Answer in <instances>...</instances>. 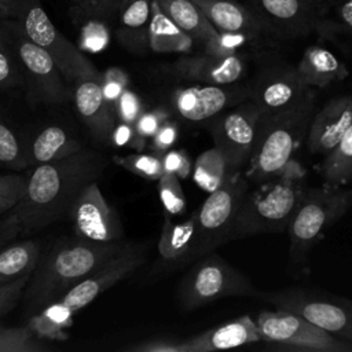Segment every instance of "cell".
<instances>
[{"instance_id": "obj_6", "label": "cell", "mask_w": 352, "mask_h": 352, "mask_svg": "<svg viewBox=\"0 0 352 352\" xmlns=\"http://www.w3.org/2000/svg\"><path fill=\"white\" fill-rule=\"evenodd\" d=\"M257 294L253 283L242 272L212 252L194 263L177 287V301L184 311L226 297Z\"/></svg>"}, {"instance_id": "obj_14", "label": "cell", "mask_w": 352, "mask_h": 352, "mask_svg": "<svg viewBox=\"0 0 352 352\" xmlns=\"http://www.w3.org/2000/svg\"><path fill=\"white\" fill-rule=\"evenodd\" d=\"M77 236L111 242L121 241L122 224L116 210L104 199L98 182L88 184L69 210Z\"/></svg>"}, {"instance_id": "obj_48", "label": "cell", "mask_w": 352, "mask_h": 352, "mask_svg": "<svg viewBox=\"0 0 352 352\" xmlns=\"http://www.w3.org/2000/svg\"><path fill=\"white\" fill-rule=\"evenodd\" d=\"M333 8L340 23L352 32V0H336Z\"/></svg>"}, {"instance_id": "obj_24", "label": "cell", "mask_w": 352, "mask_h": 352, "mask_svg": "<svg viewBox=\"0 0 352 352\" xmlns=\"http://www.w3.org/2000/svg\"><path fill=\"white\" fill-rule=\"evenodd\" d=\"M194 38L182 30L158 6L151 0L148 22V48L160 54H188L194 48Z\"/></svg>"}, {"instance_id": "obj_29", "label": "cell", "mask_w": 352, "mask_h": 352, "mask_svg": "<svg viewBox=\"0 0 352 352\" xmlns=\"http://www.w3.org/2000/svg\"><path fill=\"white\" fill-rule=\"evenodd\" d=\"M318 169L327 186H345L352 182V124Z\"/></svg>"}, {"instance_id": "obj_5", "label": "cell", "mask_w": 352, "mask_h": 352, "mask_svg": "<svg viewBox=\"0 0 352 352\" xmlns=\"http://www.w3.org/2000/svg\"><path fill=\"white\" fill-rule=\"evenodd\" d=\"M352 205V190L342 186L307 187L287 227L290 258L304 263L309 249L337 223Z\"/></svg>"}, {"instance_id": "obj_4", "label": "cell", "mask_w": 352, "mask_h": 352, "mask_svg": "<svg viewBox=\"0 0 352 352\" xmlns=\"http://www.w3.org/2000/svg\"><path fill=\"white\" fill-rule=\"evenodd\" d=\"M315 96L290 110L263 116L243 176L258 184L279 175L293 160L314 116Z\"/></svg>"}, {"instance_id": "obj_42", "label": "cell", "mask_w": 352, "mask_h": 352, "mask_svg": "<svg viewBox=\"0 0 352 352\" xmlns=\"http://www.w3.org/2000/svg\"><path fill=\"white\" fill-rule=\"evenodd\" d=\"M169 120V111L165 109H154L150 111H143L139 118L136 120V122L133 124L136 132L147 139V138H153V135L158 131V128L166 121Z\"/></svg>"}, {"instance_id": "obj_36", "label": "cell", "mask_w": 352, "mask_h": 352, "mask_svg": "<svg viewBox=\"0 0 352 352\" xmlns=\"http://www.w3.org/2000/svg\"><path fill=\"white\" fill-rule=\"evenodd\" d=\"M0 165L12 169L29 166L26 150L22 148L16 135L3 122H0Z\"/></svg>"}, {"instance_id": "obj_43", "label": "cell", "mask_w": 352, "mask_h": 352, "mask_svg": "<svg viewBox=\"0 0 352 352\" xmlns=\"http://www.w3.org/2000/svg\"><path fill=\"white\" fill-rule=\"evenodd\" d=\"M30 276H32V272L25 274L22 276L0 286V316L4 315L6 312H8L16 304V301L21 298L22 292H23L25 286L28 285Z\"/></svg>"}, {"instance_id": "obj_9", "label": "cell", "mask_w": 352, "mask_h": 352, "mask_svg": "<svg viewBox=\"0 0 352 352\" xmlns=\"http://www.w3.org/2000/svg\"><path fill=\"white\" fill-rule=\"evenodd\" d=\"M248 190V180L242 170H238L230 173L219 188L209 192L195 212L197 258L228 242L230 231Z\"/></svg>"}, {"instance_id": "obj_31", "label": "cell", "mask_w": 352, "mask_h": 352, "mask_svg": "<svg viewBox=\"0 0 352 352\" xmlns=\"http://www.w3.org/2000/svg\"><path fill=\"white\" fill-rule=\"evenodd\" d=\"M191 173L195 184L201 190L212 192L219 188L232 172H230L221 151L217 147H212L198 155Z\"/></svg>"}, {"instance_id": "obj_39", "label": "cell", "mask_w": 352, "mask_h": 352, "mask_svg": "<svg viewBox=\"0 0 352 352\" xmlns=\"http://www.w3.org/2000/svg\"><path fill=\"white\" fill-rule=\"evenodd\" d=\"M23 81L19 65L0 33V89L12 88Z\"/></svg>"}, {"instance_id": "obj_7", "label": "cell", "mask_w": 352, "mask_h": 352, "mask_svg": "<svg viewBox=\"0 0 352 352\" xmlns=\"http://www.w3.org/2000/svg\"><path fill=\"white\" fill-rule=\"evenodd\" d=\"M15 21L22 32L52 58L65 80L76 82L102 76L94 63L55 28L40 0H21Z\"/></svg>"}, {"instance_id": "obj_41", "label": "cell", "mask_w": 352, "mask_h": 352, "mask_svg": "<svg viewBox=\"0 0 352 352\" xmlns=\"http://www.w3.org/2000/svg\"><path fill=\"white\" fill-rule=\"evenodd\" d=\"M161 161L164 172L176 175L179 179H186L192 172V164L186 151L168 150L161 155Z\"/></svg>"}, {"instance_id": "obj_17", "label": "cell", "mask_w": 352, "mask_h": 352, "mask_svg": "<svg viewBox=\"0 0 352 352\" xmlns=\"http://www.w3.org/2000/svg\"><path fill=\"white\" fill-rule=\"evenodd\" d=\"M102 80L103 76L76 81L73 100L94 138L107 144L111 143V135L116 128V111L103 95Z\"/></svg>"}, {"instance_id": "obj_26", "label": "cell", "mask_w": 352, "mask_h": 352, "mask_svg": "<svg viewBox=\"0 0 352 352\" xmlns=\"http://www.w3.org/2000/svg\"><path fill=\"white\" fill-rule=\"evenodd\" d=\"M81 144L74 140L67 131L60 126L51 125L44 128L30 143L28 153L29 165H40L55 161L80 151Z\"/></svg>"}, {"instance_id": "obj_38", "label": "cell", "mask_w": 352, "mask_h": 352, "mask_svg": "<svg viewBox=\"0 0 352 352\" xmlns=\"http://www.w3.org/2000/svg\"><path fill=\"white\" fill-rule=\"evenodd\" d=\"M28 176L18 173H0V214L10 212L21 201Z\"/></svg>"}, {"instance_id": "obj_21", "label": "cell", "mask_w": 352, "mask_h": 352, "mask_svg": "<svg viewBox=\"0 0 352 352\" xmlns=\"http://www.w3.org/2000/svg\"><path fill=\"white\" fill-rule=\"evenodd\" d=\"M195 236V212L182 221H173L170 217L165 216L158 241L160 272H173L197 260Z\"/></svg>"}, {"instance_id": "obj_15", "label": "cell", "mask_w": 352, "mask_h": 352, "mask_svg": "<svg viewBox=\"0 0 352 352\" xmlns=\"http://www.w3.org/2000/svg\"><path fill=\"white\" fill-rule=\"evenodd\" d=\"M314 98L294 70H276L263 76L252 92V100L260 114L270 116L290 110Z\"/></svg>"}, {"instance_id": "obj_8", "label": "cell", "mask_w": 352, "mask_h": 352, "mask_svg": "<svg viewBox=\"0 0 352 352\" xmlns=\"http://www.w3.org/2000/svg\"><path fill=\"white\" fill-rule=\"evenodd\" d=\"M257 297L278 309L294 312L333 336L352 342V300L304 287L258 292Z\"/></svg>"}, {"instance_id": "obj_49", "label": "cell", "mask_w": 352, "mask_h": 352, "mask_svg": "<svg viewBox=\"0 0 352 352\" xmlns=\"http://www.w3.org/2000/svg\"><path fill=\"white\" fill-rule=\"evenodd\" d=\"M19 6L21 0H0V21L15 19Z\"/></svg>"}, {"instance_id": "obj_40", "label": "cell", "mask_w": 352, "mask_h": 352, "mask_svg": "<svg viewBox=\"0 0 352 352\" xmlns=\"http://www.w3.org/2000/svg\"><path fill=\"white\" fill-rule=\"evenodd\" d=\"M114 111L121 122L135 124L139 116L143 113V106L139 96L125 88L114 103Z\"/></svg>"}, {"instance_id": "obj_45", "label": "cell", "mask_w": 352, "mask_h": 352, "mask_svg": "<svg viewBox=\"0 0 352 352\" xmlns=\"http://www.w3.org/2000/svg\"><path fill=\"white\" fill-rule=\"evenodd\" d=\"M111 142L117 146H132L138 150H142L144 147L146 139L136 132L133 124L121 122V125L114 128Z\"/></svg>"}, {"instance_id": "obj_28", "label": "cell", "mask_w": 352, "mask_h": 352, "mask_svg": "<svg viewBox=\"0 0 352 352\" xmlns=\"http://www.w3.org/2000/svg\"><path fill=\"white\" fill-rule=\"evenodd\" d=\"M40 248L34 241L8 243L0 249V286L33 272L38 263Z\"/></svg>"}, {"instance_id": "obj_27", "label": "cell", "mask_w": 352, "mask_h": 352, "mask_svg": "<svg viewBox=\"0 0 352 352\" xmlns=\"http://www.w3.org/2000/svg\"><path fill=\"white\" fill-rule=\"evenodd\" d=\"M161 10L186 33L201 44L217 30L192 0H155Z\"/></svg>"}, {"instance_id": "obj_35", "label": "cell", "mask_w": 352, "mask_h": 352, "mask_svg": "<svg viewBox=\"0 0 352 352\" xmlns=\"http://www.w3.org/2000/svg\"><path fill=\"white\" fill-rule=\"evenodd\" d=\"M114 162L125 168L126 170L132 172L133 175H138L140 177L150 179V180H158L164 173L161 155L155 153L154 154L136 153V154H128L122 157H114Z\"/></svg>"}, {"instance_id": "obj_22", "label": "cell", "mask_w": 352, "mask_h": 352, "mask_svg": "<svg viewBox=\"0 0 352 352\" xmlns=\"http://www.w3.org/2000/svg\"><path fill=\"white\" fill-rule=\"evenodd\" d=\"M296 73L309 88H324L348 77L346 66L327 48L311 45L302 54Z\"/></svg>"}, {"instance_id": "obj_1", "label": "cell", "mask_w": 352, "mask_h": 352, "mask_svg": "<svg viewBox=\"0 0 352 352\" xmlns=\"http://www.w3.org/2000/svg\"><path fill=\"white\" fill-rule=\"evenodd\" d=\"M106 166L107 161L100 153L84 148L37 165L28 176L21 201L10 210L18 220L21 232L43 230L69 214L81 191L98 182Z\"/></svg>"}, {"instance_id": "obj_12", "label": "cell", "mask_w": 352, "mask_h": 352, "mask_svg": "<svg viewBox=\"0 0 352 352\" xmlns=\"http://www.w3.org/2000/svg\"><path fill=\"white\" fill-rule=\"evenodd\" d=\"M146 260L144 252L135 245L128 243L118 254L95 270L92 274L77 282L69 289L60 300L52 302L63 316L72 319V315L92 302L100 293L135 272Z\"/></svg>"}, {"instance_id": "obj_33", "label": "cell", "mask_w": 352, "mask_h": 352, "mask_svg": "<svg viewBox=\"0 0 352 352\" xmlns=\"http://www.w3.org/2000/svg\"><path fill=\"white\" fill-rule=\"evenodd\" d=\"M179 180L176 175L166 172L158 179V195L166 217L179 216L186 210V197Z\"/></svg>"}, {"instance_id": "obj_16", "label": "cell", "mask_w": 352, "mask_h": 352, "mask_svg": "<svg viewBox=\"0 0 352 352\" xmlns=\"http://www.w3.org/2000/svg\"><path fill=\"white\" fill-rule=\"evenodd\" d=\"M352 124V96H337L312 116L307 131L311 154L327 155Z\"/></svg>"}, {"instance_id": "obj_23", "label": "cell", "mask_w": 352, "mask_h": 352, "mask_svg": "<svg viewBox=\"0 0 352 352\" xmlns=\"http://www.w3.org/2000/svg\"><path fill=\"white\" fill-rule=\"evenodd\" d=\"M210 25L219 32L257 36L260 23L253 14L236 0H192Z\"/></svg>"}, {"instance_id": "obj_46", "label": "cell", "mask_w": 352, "mask_h": 352, "mask_svg": "<svg viewBox=\"0 0 352 352\" xmlns=\"http://www.w3.org/2000/svg\"><path fill=\"white\" fill-rule=\"evenodd\" d=\"M131 352H179V338L161 337L125 348Z\"/></svg>"}, {"instance_id": "obj_3", "label": "cell", "mask_w": 352, "mask_h": 352, "mask_svg": "<svg viewBox=\"0 0 352 352\" xmlns=\"http://www.w3.org/2000/svg\"><path fill=\"white\" fill-rule=\"evenodd\" d=\"M305 170L293 160L279 175L261 182L243 197L228 242L286 231L305 191Z\"/></svg>"}, {"instance_id": "obj_34", "label": "cell", "mask_w": 352, "mask_h": 352, "mask_svg": "<svg viewBox=\"0 0 352 352\" xmlns=\"http://www.w3.org/2000/svg\"><path fill=\"white\" fill-rule=\"evenodd\" d=\"M254 36L246 33L216 32L212 37L202 43L204 54L213 56H231L239 55V50L246 47Z\"/></svg>"}, {"instance_id": "obj_44", "label": "cell", "mask_w": 352, "mask_h": 352, "mask_svg": "<svg viewBox=\"0 0 352 352\" xmlns=\"http://www.w3.org/2000/svg\"><path fill=\"white\" fill-rule=\"evenodd\" d=\"M179 135V129L177 125L169 120H166L160 128L158 131L153 135V150L155 154L162 155L165 151H168L176 142Z\"/></svg>"}, {"instance_id": "obj_20", "label": "cell", "mask_w": 352, "mask_h": 352, "mask_svg": "<svg viewBox=\"0 0 352 352\" xmlns=\"http://www.w3.org/2000/svg\"><path fill=\"white\" fill-rule=\"evenodd\" d=\"M258 341L261 338L256 320L245 315L199 334L179 338V352H213Z\"/></svg>"}, {"instance_id": "obj_11", "label": "cell", "mask_w": 352, "mask_h": 352, "mask_svg": "<svg viewBox=\"0 0 352 352\" xmlns=\"http://www.w3.org/2000/svg\"><path fill=\"white\" fill-rule=\"evenodd\" d=\"M261 341L279 348L315 352H352V342L342 340L308 319L285 309L263 311L256 319Z\"/></svg>"}, {"instance_id": "obj_37", "label": "cell", "mask_w": 352, "mask_h": 352, "mask_svg": "<svg viewBox=\"0 0 352 352\" xmlns=\"http://www.w3.org/2000/svg\"><path fill=\"white\" fill-rule=\"evenodd\" d=\"M131 0H81L74 3L72 12L77 19L107 18L116 11H121Z\"/></svg>"}, {"instance_id": "obj_18", "label": "cell", "mask_w": 352, "mask_h": 352, "mask_svg": "<svg viewBox=\"0 0 352 352\" xmlns=\"http://www.w3.org/2000/svg\"><path fill=\"white\" fill-rule=\"evenodd\" d=\"M226 85L199 84L176 89L170 95L172 110L188 122L209 121L234 100Z\"/></svg>"}, {"instance_id": "obj_25", "label": "cell", "mask_w": 352, "mask_h": 352, "mask_svg": "<svg viewBox=\"0 0 352 352\" xmlns=\"http://www.w3.org/2000/svg\"><path fill=\"white\" fill-rule=\"evenodd\" d=\"M151 0H131L120 11L117 29L118 41L133 52L148 48V22Z\"/></svg>"}, {"instance_id": "obj_2", "label": "cell", "mask_w": 352, "mask_h": 352, "mask_svg": "<svg viewBox=\"0 0 352 352\" xmlns=\"http://www.w3.org/2000/svg\"><path fill=\"white\" fill-rule=\"evenodd\" d=\"M128 243L121 241L99 242L84 238L59 243L43 261L37 264L25 286L23 294L28 309L37 314L62 298L77 282L102 267Z\"/></svg>"}, {"instance_id": "obj_47", "label": "cell", "mask_w": 352, "mask_h": 352, "mask_svg": "<svg viewBox=\"0 0 352 352\" xmlns=\"http://www.w3.org/2000/svg\"><path fill=\"white\" fill-rule=\"evenodd\" d=\"M19 232H21V227L14 214L8 213L6 217H1L0 219V249L11 243Z\"/></svg>"}, {"instance_id": "obj_19", "label": "cell", "mask_w": 352, "mask_h": 352, "mask_svg": "<svg viewBox=\"0 0 352 352\" xmlns=\"http://www.w3.org/2000/svg\"><path fill=\"white\" fill-rule=\"evenodd\" d=\"M170 72L176 77L187 81L212 85H230L242 77L245 65L239 55L213 56L201 54L177 59L172 65Z\"/></svg>"}, {"instance_id": "obj_50", "label": "cell", "mask_w": 352, "mask_h": 352, "mask_svg": "<svg viewBox=\"0 0 352 352\" xmlns=\"http://www.w3.org/2000/svg\"><path fill=\"white\" fill-rule=\"evenodd\" d=\"M73 3H78V1H81V0H72Z\"/></svg>"}, {"instance_id": "obj_13", "label": "cell", "mask_w": 352, "mask_h": 352, "mask_svg": "<svg viewBox=\"0 0 352 352\" xmlns=\"http://www.w3.org/2000/svg\"><path fill=\"white\" fill-rule=\"evenodd\" d=\"M260 110L253 100L243 102L219 117L209 126L210 135L226 158L230 172L242 170L252 154Z\"/></svg>"}, {"instance_id": "obj_30", "label": "cell", "mask_w": 352, "mask_h": 352, "mask_svg": "<svg viewBox=\"0 0 352 352\" xmlns=\"http://www.w3.org/2000/svg\"><path fill=\"white\" fill-rule=\"evenodd\" d=\"M252 3L272 22L298 30L307 25L311 11L308 0H252Z\"/></svg>"}, {"instance_id": "obj_10", "label": "cell", "mask_w": 352, "mask_h": 352, "mask_svg": "<svg viewBox=\"0 0 352 352\" xmlns=\"http://www.w3.org/2000/svg\"><path fill=\"white\" fill-rule=\"evenodd\" d=\"M0 33L36 98L45 103H60L70 96L59 67L41 47L22 32L15 19L0 21Z\"/></svg>"}, {"instance_id": "obj_32", "label": "cell", "mask_w": 352, "mask_h": 352, "mask_svg": "<svg viewBox=\"0 0 352 352\" xmlns=\"http://www.w3.org/2000/svg\"><path fill=\"white\" fill-rule=\"evenodd\" d=\"M48 346L34 337L29 327H7L0 324V352H41Z\"/></svg>"}]
</instances>
